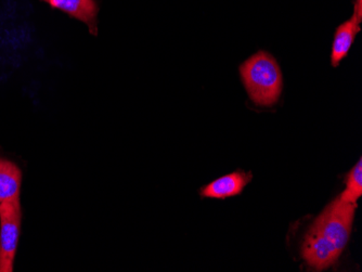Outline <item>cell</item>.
I'll use <instances>...</instances> for the list:
<instances>
[{
    "label": "cell",
    "instance_id": "obj_1",
    "mask_svg": "<svg viewBox=\"0 0 362 272\" xmlns=\"http://www.w3.org/2000/svg\"><path fill=\"white\" fill-rule=\"evenodd\" d=\"M357 204L337 199L318 217L307 232L303 257L311 268L321 271L337 261L349 243Z\"/></svg>",
    "mask_w": 362,
    "mask_h": 272
},
{
    "label": "cell",
    "instance_id": "obj_2",
    "mask_svg": "<svg viewBox=\"0 0 362 272\" xmlns=\"http://www.w3.org/2000/svg\"><path fill=\"white\" fill-rule=\"evenodd\" d=\"M242 81L255 105L272 107L281 95L282 73L274 57L258 52L242 64Z\"/></svg>",
    "mask_w": 362,
    "mask_h": 272
},
{
    "label": "cell",
    "instance_id": "obj_3",
    "mask_svg": "<svg viewBox=\"0 0 362 272\" xmlns=\"http://www.w3.org/2000/svg\"><path fill=\"white\" fill-rule=\"evenodd\" d=\"M21 223L20 198L0 203V272L13 271Z\"/></svg>",
    "mask_w": 362,
    "mask_h": 272
},
{
    "label": "cell",
    "instance_id": "obj_4",
    "mask_svg": "<svg viewBox=\"0 0 362 272\" xmlns=\"http://www.w3.org/2000/svg\"><path fill=\"white\" fill-rule=\"evenodd\" d=\"M52 9L59 10L86 24L91 35H98L99 5L95 0H42Z\"/></svg>",
    "mask_w": 362,
    "mask_h": 272
},
{
    "label": "cell",
    "instance_id": "obj_5",
    "mask_svg": "<svg viewBox=\"0 0 362 272\" xmlns=\"http://www.w3.org/2000/svg\"><path fill=\"white\" fill-rule=\"evenodd\" d=\"M252 179V174L233 172L215 182H211L201 190V194L206 198L223 199L238 196L241 194L246 184Z\"/></svg>",
    "mask_w": 362,
    "mask_h": 272
},
{
    "label": "cell",
    "instance_id": "obj_6",
    "mask_svg": "<svg viewBox=\"0 0 362 272\" xmlns=\"http://www.w3.org/2000/svg\"><path fill=\"white\" fill-rule=\"evenodd\" d=\"M360 21L361 17L354 13V17L349 21L345 22L337 28L333 42L331 62L333 66H339V62L349 54L351 45L355 40L356 35L360 32Z\"/></svg>",
    "mask_w": 362,
    "mask_h": 272
},
{
    "label": "cell",
    "instance_id": "obj_7",
    "mask_svg": "<svg viewBox=\"0 0 362 272\" xmlns=\"http://www.w3.org/2000/svg\"><path fill=\"white\" fill-rule=\"evenodd\" d=\"M22 172L13 162L0 158V203L20 198Z\"/></svg>",
    "mask_w": 362,
    "mask_h": 272
},
{
    "label": "cell",
    "instance_id": "obj_8",
    "mask_svg": "<svg viewBox=\"0 0 362 272\" xmlns=\"http://www.w3.org/2000/svg\"><path fill=\"white\" fill-rule=\"evenodd\" d=\"M362 194V161L359 160L357 165L349 172L347 178L346 190L339 196L343 202L357 204L358 199Z\"/></svg>",
    "mask_w": 362,
    "mask_h": 272
}]
</instances>
